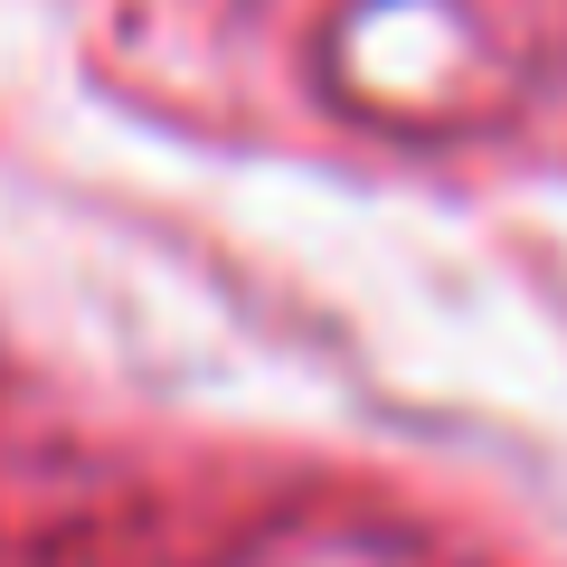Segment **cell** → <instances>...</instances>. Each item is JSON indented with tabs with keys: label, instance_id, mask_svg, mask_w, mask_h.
<instances>
[{
	"label": "cell",
	"instance_id": "obj_1",
	"mask_svg": "<svg viewBox=\"0 0 567 567\" xmlns=\"http://www.w3.org/2000/svg\"><path fill=\"white\" fill-rule=\"evenodd\" d=\"M256 520H265V567H284L275 558V511H256ZM227 567H246L237 529H227ZM293 567H435V558H425L416 539H379L369 520L350 529L341 511H331V520H293Z\"/></svg>",
	"mask_w": 567,
	"mask_h": 567
}]
</instances>
